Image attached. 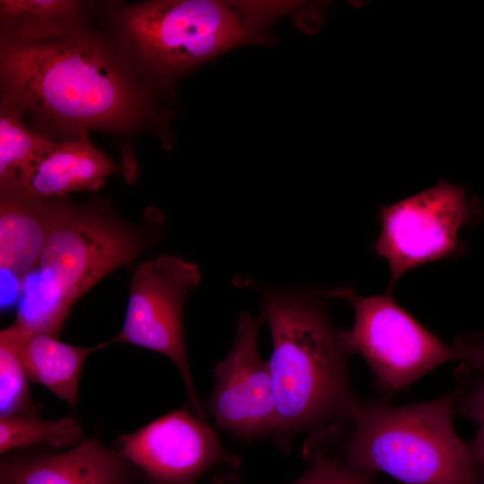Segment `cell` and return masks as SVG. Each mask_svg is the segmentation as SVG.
<instances>
[{"label":"cell","mask_w":484,"mask_h":484,"mask_svg":"<svg viewBox=\"0 0 484 484\" xmlns=\"http://www.w3.org/2000/svg\"><path fill=\"white\" fill-rule=\"evenodd\" d=\"M0 53L1 104L28 115L30 129L45 138H88L90 129L123 133L146 115L147 99L125 63L88 32L2 40Z\"/></svg>","instance_id":"cell-1"},{"label":"cell","mask_w":484,"mask_h":484,"mask_svg":"<svg viewBox=\"0 0 484 484\" xmlns=\"http://www.w3.org/2000/svg\"><path fill=\"white\" fill-rule=\"evenodd\" d=\"M270 326L268 360L275 407L272 439L290 452L301 433L316 434L346 415L360 398L352 389L350 354L331 323L324 298L305 291H264Z\"/></svg>","instance_id":"cell-2"},{"label":"cell","mask_w":484,"mask_h":484,"mask_svg":"<svg viewBox=\"0 0 484 484\" xmlns=\"http://www.w3.org/2000/svg\"><path fill=\"white\" fill-rule=\"evenodd\" d=\"M164 220L161 212L148 207L131 224L104 200L78 204L59 198L40 257L21 281L13 324L56 337L82 295L160 240Z\"/></svg>","instance_id":"cell-3"},{"label":"cell","mask_w":484,"mask_h":484,"mask_svg":"<svg viewBox=\"0 0 484 484\" xmlns=\"http://www.w3.org/2000/svg\"><path fill=\"white\" fill-rule=\"evenodd\" d=\"M454 393L402 406L359 398L343 417L306 443L337 445L331 454L357 471L405 484H475L467 442L454 426ZM328 454V453H327Z\"/></svg>","instance_id":"cell-4"},{"label":"cell","mask_w":484,"mask_h":484,"mask_svg":"<svg viewBox=\"0 0 484 484\" xmlns=\"http://www.w3.org/2000/svg\"><path fill=\"white\" fill-rule=\"evenodd\" d=\"M288 4L158 0L126 7L123 38L148 73L169 79L239 45L265 39V26Z\"/></svg>","instance_id":"cell-5"},{"label":"cell","mask_w":484,"mask_h":484,"mask_svg":"<svg viewBox=\"0 0 484 484\" xmlns=\"http://www.w3.org/2000/svg\"><path fill=\"white\" fill-rule=\"evenodd\" d=\"M327 295L347 300L353 307V326L339 331L341 341L350 355L358 353L365 359L375 388L386 401L442 364H470L479 358L474 333L457 335L447 345L405 311L393 293L364 297L341 286Z\"/></svg>","instance_id":"cell-6"},{"label":"cell","mask_w":484,"mask_h":484,"mask_svg":"<svg viewBox=\"0 0 484 484\" xmlns=\"http://www.w3.org/2000/svg\"><path fill=\"white\" fill-rule=\"evenodd\" d=\"M481 206L464 188L441 180L412 196L379 209V234L372 250L389 265L387 292L408 272L459 256V231L479 222Z\"/></svg>","instance_id":"cell-7"},{"label":"cell","mask_w":484,"mask_h":484,"mask_svg":"<svg viewBox=\"0 0 484 484\" xmlns=\"http://www.w3.org/2000/svg\"><path fill=\"white\" fill-rule=\"evenodd\" d=\"M200 279L198 267L177 256L167 255L138 264L131 276L123 326L108 343H129L169 358L182 376L195 415L205 420L189 368L183 328L185 300Z\"/></svg>","instance_id":"cell-8"},{"label":"cell","mask_w":484,"mask_h":484,"mask_svg":"<svg viewBox=\"0 0 484 484\" xmlns=\"http://www.w3.org/2000/svg\"><path fill=\"white\" fill-rule=\"evenodd\" d=\"M264 321L262 314L239 315L233 345L213 367V389L207 402L217 426L246 442L272 438L275 428L270 368L257 348Z\"/></svg>","instance_id":"cell-9"},{"label":"cell","mask_w":484,"mask_h":484,"mask_svg":"<svg viewBox=\"0 0 484 484\" xmlns=\"http://www.w3.org/2000/svg\"><path fill=\"white\" fill-rule=\"evenodd\" d=\"M119 452L155 484H195L215 466L238 468L239 458L226 450L215 431L186 409L174 411L118 438Z\"/></svg>","instance_id":"cell-10"},{"label":"cell","mask_w":484,"mask_h":484,"mask_svg":"<svg viewBox=\"0 0 484 484\" xmlns=\"http://www.w3.org/2000/svg\"><path fill=\"white\" fill-rule=\"evenodd\" d=\"M117 166L89 138L50 141L21 173L16 188L41 198L95 191Z\"/></svg>","instance_id":"cell-11"},{"label":"cell","mask_w":484,"mask_h":484,"mask_svg":"<svg viewBox=\"0 0 484 484\" xmlns=\"http://www.w3.org/2000/svg\"><path fill=\"white\" fill-rule=\"evenodd\" d=\"M59 198H41L18 188L0 191L1 273L16 280L36 265L53 229Z\"/></svg>","instance_id":"cell-12"},{"label":"cell","mask_w":484,"mask_h":484,"mask_svg":"<svg viewBox=\"0 0 484 484\" xmlns=\"http://www.w3.org/2000/svg\"><path fill=\"white\" fill-rule=\"evenodd\" d=\"M1 484H127L125 459L96 440L27 462L4 463Z\"/></svg>","instance_id":"cell-13"},{"label":"cell","mask_w":484,"mask_h":484,"mask_svg":"<svg viewBox=\"0 0 484 484\" xmlns=\"http://www.w3.org/2000/svg\"><path fill=\"white\" fill-rule=\"evenodd\" d=\"M13 346L29 380L39 384L75 409L80 374L86 358L101 343L79 347L43 333H28L13 324L0 333Z\"/></svg>","instance_id":"cell-14"},{"label":"cell","mask_w":484,"mask_h":484,"mask_svg":"<svg viewBox=\"0 0 484 484\" xmlns=\"http://www.w3.org/2000/svg\"><path fill=\"white\" fill-rule=\"evenodd\" d=\"M82 3L70 0H2V40L33 43L75 31Z\"/></svg>","instance_id":"cell-15"},{"label":"cell","mask_w":484,"mask_h":484,"mask_svg":"<svg viewBox=\"0 0 484 484\" xmlns=\"http://www.w3.org/2000/svg\"><path fill=\"white\" fill-rule=\"evenodd\" d=\"M50 141L27 127L13 109L1 104L0 191L16 188L21 173Z\"/></svg>","instance_id":"cell-16"},{"label":"cell","mask_w":484,"mask_h":484,"mask_svg":"<svg viewBox=\"0 0 484 484\" xmlns=\"http://www.w3.org/2000/svg\"><path fill=\"white\" fill-rule=\"evenodd\" d=\"M82 438L81 428L71 418L47 421L28 415L0 417L1 454L36 443L60 448L79 445Z\"/></svg>","instance_id":"cell-17"},{"label":"cell","mask_w":484,"mask_h":484,"mask_svg":"<svg viewBox=\"0 0 484 484\" xmlns=\"http://www.w3.org/2000/svg\"><path fill=\"white\" fill-rule=\"evenodd\" d=\"M28 380L13 346L0 334V417L34 415Z\"/></svg>","instance_id":"cell-18"},{"label":"cell","mask_w":484,"mask_h":484,"mask_svg":"<svg viewBox=\"0 0 484 484\" xmlns=\"http://www.w3.org/2000/svg\"><path fill=\"white\" fill-rule=\"evenodd\" d=\"M303 453L310 464L290 484H374L375 473L350 468L316 446L304 445Z\"/></svg>","instance_id":"cell-19"},{"label":"cell","mask_w":484,"mask_h":484,"mask_svg":"<svg viewBox=\"0 0 484 484\" xmlns=\"http://www.w3.org/2000/svg\"><path fill=\"white\" fill-rule=\"evenodd\" d=\"M454 413L477 425L484 421V361L477 365L460 362L454 371Z\"/></svg>","instance_id":"cell-20"},{"label":"cell","mask_w":484,"mask_h":484,"mask_svg":"<svg viewBox=\"0 0 484 484\" xmlns=\"http://www.w3.org/2000/svg\"><path fill=\"white\" fill-rule=\"evenodd\" d=\"M475 484H484V421L474 436L467 442Z\"/></svg>","instance_id":"cell-21"},{"label":"cell","mask_w":484,"mask_h":484,"mask_svg":"<svg viewBox=\"0 0 484 484\" xmlns=\"http://www.w3.org/2000/svg\"><path fill=\"white\" fill-rule=\"evenodd\" d=\"M211 484H242L239 479L233 473L215 476Z\"/></svg>","instance_id":"cell-22"},{"label":"cell","mask_w":484,"mask_h":484,"mask_svg":"<svg viewBox=\"0 0 484 484\" xmlns=\"http://www.w3.org/2000/svg\"><path fill=\"white\" fill-rule=\"evenodd\" d=\"M482 361H483V360H482ZM482 361H481V362H482Z\"/></svg>","instance_id":"cell-23"}]
</instances>
